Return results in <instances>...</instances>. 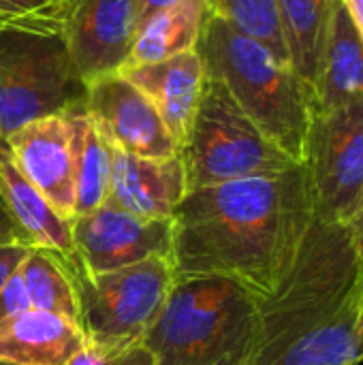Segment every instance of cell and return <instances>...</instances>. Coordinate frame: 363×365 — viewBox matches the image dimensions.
Masks as SVG:
<instances>
[{"label":"cell","mask_w":363,"mask_h":365,"mask_svg":"<svg viewBox=\"0 0 363 365\" xmlns=\"http://www.w3.org/2000/svg\"><path fill=\"white\" fill-rule=\"evenodd\" d=\"M312 216L304 165L188 190L171 216L175 280L223 278L265 297L289 272Z\"/></svg>","instance_id":"cell-1"},{"label":"cell","mask_w":363,"mask_h":365,"mask_svg":"<svg viewBox=\"0 0 363 365\" xmlns=\"http://www.w3.org/2000/svg\"><path fill=\"white\" fill-rule=\"evenodd\" d=\"M359 265L347 225L312 216L289 272L257 299L246 365H359Z\"/></svg>","instance_id":"cell-2"},{"label":"cell","mask_w":363,"mask_h":365,"mask_svg":"<svg viewBox=\"0 0 363 365\" xmlns=\"http://www.w3.org/2000/svg\"><path fill=\"white\" fill-rule=\"evenodd\" d=\"M197 53L205 77L223 81L261 133L302 165L315 94L293 66L214 13L203 24Z\"/></svg>","instance_id":"cell-3"},{"label":"cell","mask_w":363,"mask_h":365,"mask_svg":"<svg viewBox=\"0 0 363 365\" xmlns=\"http://www.w3.org/2000/svg\"><path fill=\"white\" fill-rule=\"evenodd\" d=\"M257 297L223 278H180L143 344L154 365H246Z\"/></svg>","instance_id":"cell-4"},{"label":"cell","mask_w":363,"mask_h":365,"mask_svg":"<svg viewBox=\"0 0 363 365\" xmlns=\"http://www.w3.org/2000/svg\"><path fill=\"white\" fill-rule=\"evenodd\" d=\"M180 154L188 190L274 175L300 165L261 133L225 83L214 77L203 81L188 139Z\"/></svg>","instance_id":"cell-5"},{"label":"cell","mask_w":363,"mask_h":365,"mask_svg":"<svg viewBox=\"0 0 363 365\" xmlns=\"http://www.w3.org/2000/svg\"><path fill=\"white\" fill-rule=\"evenodd\" d=\"M79 327L88 349L120 353L143 344L175 284L169 259H150L116 272L81 274L73 267Z\"/></svg>","instance_id":"cell-6"},{"label":"cell","mask_w":363,"mask_h":365,"mask_svg":"<svg viewBox=\"0 0 363 365\" xmlns=\"http://www.w3.org/2000/svg\"><path fill=\"white\" fill-rule=\"evenodd\" d=\"M83 101L62 34L0 26V137Z\"/></svg>","instance_id":"cell-7"},{"label":"cell","mask_w":363,"mask_h":365,"mask_svg":"<svg viewBox=\"0 0 363 365\" xmlns=\"http://www.w3.org/2000/svg\"><path fill=\"white\" fill-rule=\"evenodd\" d=\"M302 165L315 218L349 225L363 199V98L312 115Z\"/></svg>","instance_id":"cell-8"},{"label":"cell","mask_w":363,"mask_h":365,"mask_svg":"<svg viewBox=\"0 0 363 365\" xmlns=\"http://www.w3.org/2000/svg\"><path fill=\"white\" fill-rule=\"evenodd\" d=\"M73 267L81 274L116 272L150 259L171 261V218H139L109 201L71 218Z\"/></svg>","instance_id":"cell-9"},{"label":"cell","mask_w":363,"mask_h":365,"mask_svg":"<svg viewBox=\"0 0 363 365\" xmlns=\"http://www.w3.org/2000/svg\"><path fill=\"white\" fill-rule=\"evenodd\" d=\"M83 107L111 148L143 158H171L180 154L156 107L122 73L86 83Z\"/></svg>","instance_id":"cell-10"},{"label":"cell","mask_w":363,"mask_h":365,"mask_svg":"<svg viewBox=\"0 0 363 365\" xmlns=\"http://www.w3.org/2000/svg\"><path fill=\"white\" fill-rule=\"evenodd\" d=\"M139 26L137 0H77L62 38L79 81L120 73Z\"/></svg>","instance_id":"cell-11"},{"label":"cell","mask_w":363,"mask_h":365,"mask_svg":"<svg viewBox=\"0 0 363 365\" xmlns=\"http://www.w3.org/2000/svg\"><path fill=\"white\" fill-rule=\"evenodd\" d=\"M26 180L64 218L75 216L71 133L64 113L34 120L4 139Z\"/></svg>","instance_id":"cell-12"},{"label":"cell","mask_w":363,"mask_h":365,"mask_svg":"<svg viewBox=\"0 0 363 365\" xmlns=\"http://www.w3.org/2000/svg\"><path fill=\"white\" fill-rule=\"evenodd\" d=\"M188 192L182 154L143 158L111 148L107 201L150 220H169Z\"/></svg>","instance_id":"cell-13"},{"label":"cell","mask_w":363,"mask_h":365,"mask_svg":"<svg viewBox=\"0 0 363 365\" xmlns=\"http://www.w3.org/2000/svg\"><path fill=\"white\" fill-rule=\"evenodd\" d=\"M120 73L150 98L182 152L205 81L203 62L197 49L163 62L122 68Z\"/></svg>","instance_id":"cell-14"},{"label":"cell","mask_w":363,"mask_h":365,"mask_svg":"<svg viewBox=\"0 0 363 365\" xmlns=\"http://www.w3.org/2000/svg\"><path fill=\"white\" fill-rule=\"evenodd\" d=\"M86 349L81 329L45 310H26L0 325V364L68 365Z\"/></svg>","instance_id":"cell-15"},{"label":"cell","mask_w":363,"mask_h":365,"mask_svg":"<svg viewBox=\"0 0 363 365\" xmlns=\"http://www.w3.org/2000/svg\"><path fill=\"white\" fill-rule=\"evenodd\" d=\"M312 94L315 113L332 111L363 98V36L342 0L327 28Z\"/></svg>","instance_id":"cell-16"},{"label":"cell","mask_w":363,"mask_h":365,"mask_svg":"<svg viewBox=\"0 0 363 365\" xmlns=\"http://www.w3.org/2000/svg\"><path fill=\"white\" fill-rule=\"evenodd\" d=\"M0 195L34 248H45L73 261L71 220H64L26 180L4 141L0 145Z\"/></svg>","instance_id":"cell-17"},{"label":"cell","mask_w":363,"mask_h":365,"mask_svg":"<svg viewBox=\"0 0 363 365\" xmlns=\"http://www.w3.org/2000/svg\"><path fill=\"white\" fill-rule=\"evenodd\" d=\"M64 115L71 133L75 216H83L107 201L111 182V145L86 113L83 101L64 111Z\"/></svg>","instance_id":"cell-18"},{"label":"cell","mask_w":363,"mask_h":365,"mask_svg":"<svg viewBox=\"0 0 363 365\" xmlns=\"http://www.w3.org/2000/svg\"><path fill=\"white\" fill-rule=\"evenodd\" d=\"M208 15V0H180L178 4L152 15L139 26L133 49L122 68L163 62L178 53L197 49Z\"/></svg>","instance_id":"cell-19"},{"label":"cell","mask_w":363,"mask_h":365,"mask_svg":"<svg viewBox=\"0 0 363 365\" xmlns=\"http://www.w3.org/2000/svg\"><path fill=\"white\" fill-rule=\"evenodd\" d=\"M340 0H276L289 64L312 88L332 15Z\"/></svg>","instance_id":"cell-20"},{"label":"cell","mask_w":363,"mask_h":365,"mask_svg":"<svg viewBox=\"0 0 363 365\" xmlns=\"http://www.w3.org/2000/svg\"><path fill=\"white\" fill-rule=\"evenodd\" d=\"M19 274L34 310L53 312L79 327V302L68 259L45 248H32Z\"/></svg>","instance_id":"cell-21"},{"label":"cell","mask_w":363,"mask_h":365,"mask_svg":"<svg viewBox=\"0 0 363 365\" xmlns=\"http://www.w3.org/2000/svg\"><path fill=\"white\" fill-rule=\"evenodd\" d=\"M208 9L240 32L267 45L282 62H289L276 0H208Z\"/></svg>","instance_id":"cell-22"},{"label":"cell","mask_w":363,"mask_h":365,"mask_svg":"<svg viewBox=\"0 0 363 365\" xmlns=\"http://www.w3.org/2000/svg\"><path fill=\"white\" fill-rule=\"evenodd\" d=\"M77 0H0V26L62 34Z\"/></svg>","instance_id":"cell-23"},{"label":"cell","mask_w":363,"mask_h":365,"mask_svg":"<svg viewBox=\"0 0 363 365\" xmlns=\"http://www.w3.org/2000/svg\"><path fill=\"white\" fill-rule=\"evenodd\" d=\"M68 365H154V359L145 344H137L120 353H98L86 346L68 361Z\"/></svg>","instance_id":"cell-24"},{"label":"cell","mask_w":363,"mask_h":365,"mask_svg":"<svg viewBox=\"0 0 363 365\" xmlns=\"http://www.w3.org/2000/svg\"><path fill=\"white\" fill-rule=\"evenodd\" d=\"M21 267V265H19ZM30 299H28V293H26V287H24V280H21V274L19 269L9 278V282L2 287L0 291V325H4L6 321L24 314L26 310H30Z\"/></svg>","instance_id":"cell-25"},{"label":"cell","mask_w":363,"mask_h":365,"mask_svg":"<svg viewBox=\"0 0 363 365\" xmlns=\"http://www.w3.org/2000/svg\"><path fill=\"white\" fill-rule=\"evenodd\" d=\"M0 246H26L34 248L30 237L21 231V227L15 222L11 210L6 207L2 195H0Z\"/></svg>","instance_id":"cell-26"},{"label":"cell","mask_w":363,"mask_h":365,"mask_svg":"<svg viewBox=\"0 0 363 365\" xmlns=\"http://www.w3.org/2000/svg\"><path fill=\"white\" fill-rule=\"evenodd\" d=\"M30 250L32 248L26 246H0V291L9 282V278L19 269Z\"/></svg>","instance_id":"cell-27"},{"label":"cell","mask_w":363,"mask_h":365,"mask_svg":"<svg viewBox=\"0 0 363 365\" xmlns=\"http://www.w3.org/2000/svg\"><path fill=\"white\" fill-rule=\"evenodd\" d=\"M347 229H349V235L353 240L355 255H357V265H359V297H363V199L362 203H359V207H357V212H355V216L347 225Z\"/></svg>","instance_id":"cell-28"},{"label":"cell","mask_w":363,"mask_h":365,"mask_svg":"<svg viewBox=\"0 0 363 365\" xmlns=\"http://www.w3.org/2000/svg\"><path fill=\"white\" fill-rule=\"evenodd\" d=\"M178 2H180V0H137L141 24H143L145 19H150L152 15L165 11V9H169V6H173V4H178Z\"/></svg>","instance_id":"cell-29"},{"label":"cell","mask_w":363,"mask_h":365,"mask_svg":"<svg viewBox=\"0 0 363 365\" xmlns=\"http://www.w3.org/2000/svg\"><path fill=\"white\" fill-rule=\"evenodd\" d=\"M342 4L363 36V0H342Z\"/></svg>","instance_id":"cell-30"},{"label":"cell","mask_w":363,"mask_h":365,"mask_svg":"<svg viewBox=\"0 0 363 365\" xmlns=\"http://www.w3.org/2000/svg\"><path fill=\"white\" fill-rule=\"evenodd\" d=\"M357 336H359V346H362L363 355V297L359 302V312H357Z\"/></svg>","instance_id":"cell-31"},{"label":"cell","mask_w":363,"mask_h":365,"mask_svg":"<svg viewBox=\"0 0 363 365\" xmlns=\"http://www.w3.org/2000/svg\"><path fill=\"white\" fill-rule=\"evenodd\" d=\"M0 145H2V137H0Z\"/></svg>","instance_id":"cell-32"},{"label":"cell","mask_w":363,"mask_h":365,"mask_svg":"<svg viewBox=\"0 0 363 365\" xmlns=\"http://www.w3.org/2000/svg\"><path fill=\"white\" fill-rule=\"evenodd\" d=\"M0 365H13V364H0Z\"/></svg>","instance_id":"cell-33"}]
</instances>
